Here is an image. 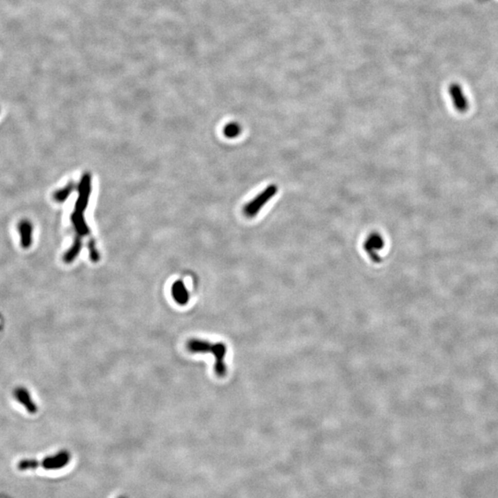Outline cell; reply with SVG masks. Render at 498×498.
Here are the masks:
<instances>
[{
  "label": "cell",
  "mask_w": 498,
  "mask_h": 498,
  "mask_svg": "<svg viewBox=\"0 0 498 498\" xmlns=\"http://www.w3.org/2000/svg\"><path fill=\"white\" fill-rule=\"evenodd\" d=\"M91 175L84 174L79 185V198L76 202L75 210L72 215V222L75 228L77 236L82 237L90 234L89 227L87 226L84 219V211L89 202L90 195L92 190Z\"/></svg>",
  "instance_id": "obj_1"
},
{
  "label": "cell",
  "mask_w": 498,
  "mask_h": 498,
  "mask_svg": "<svg viewBox=\"0 0 498 498\" xmlns=\"http://www.w3.org/2000/svg\"><path fill=\"white\" fill-rule=\"evenodd\" d=\"M187 350L192 353L212 352L216 360L214 365L215 374L220 378H223L226 375V365L224 363V357L226 355V346L223 343L212 344L206 341L191 339L190 341L187 342Z\"/></svg>",
  "instance_id": "obj_2"
},
{
  "label": "cell",
  "mask_w": 498,
  "mask_h": 498,
  "mask_svg": "<svg viewBox=\"0 0 498 498\" xmlns=\"http://www.w3.org/2000/svg\"><path fill=\"white\" fill-rule=\"evenodd\" d=\"M277 193H278V187L274 184L266 187L263 191L255 197L253 200H250L248 203L245 205L243 212L245 214V217L247 218L256 217L258 212L265 207V205L275 197Z\"/></svg>",
  "instance_id": "obj_3"
},
{
  "label": "cell",
  "mask_w": 498,
  "mask_h": 498,
  "mask_svg": "<svg viewBox=\"0 0 498 498\" xmlns=\"http://www.w3.org/2000/svg\"><path fill=\"white\" fill-rule=\"evenodd\" d=\"M72 460V455L67 450H61L53 456H49L40 461V467L47 471L60 470L66 467Z\"/></svg>",
  "instance_id": "obj_4"
},
{
  "label": "cell",
  "mask_w": 498,
  "mask_h": 498,
  "mask_svg": "<svg viewBox=\"0 0 498 498\" xmlns=\"http://www.w3.org/2000/svg\"><path fill=\"white\" fill-rule=\"evenodd\" d=\"M384 245H385V242L382 236L379 235L378 233H372L365 239L364 249L365 252L369 255L370 258L373 261L379 262L380 258L378 252L384 247Z\"/></svg>",
  "instance_id": "obj_5"
},
{
  "label": "cell",
  "mask_w": 498,
  "mask_h": 498,
  "mask_svg": "<svg viewBox=\"0 0 498 498\" xmlns=\"http://www.w3.org/2000/svg\"><path fill=\"white\" fill-rule=\"evenodd\" d=\"M449 92L456 110L463 114L466 113L470 108V103L463 92V87L458 83H452L449 86Z\"/></svg>",
  "instance_id": "obj_6"
},
{
  "label": "cell",
  "mask_w": 498,
  "mask_h": 498,
  "mask_svg": "<svg viewBox=\"0 0 498 498\" xmlns=\"http://www.w3.org/2000/svg\"><path fill=\"white\" fill-rule=\"evenodd\" d=\"M14 397L16 400L23 405V407L31 414H34L37 413L38 408L36 406L35 402L31 400V395L28 392V389L23 387H16L14 389Z\"/></svg>",
  "instance_id": "obj_7"
},
{
  "label": "cell",
  "mask_w": 498,
  "mask_h": 498,
  "mask_svg": "<svg viewBox=\"0 0 498 498\" xmlns=\"http://www.w3.org/2000/svg\"><path fill=\"white\" fill-rule=\"evenodd\" d=\"M18 231L21 236V245L24 249L31 247L32 245L33 226L29 220H22L18 224Z\"/></svg>",
  "instance_id": "obj_8"
},
{
  "label": "cell",
  "mask_w": 498,
  "mask_h": 498,
  "mask_svg": "<svg viewBox=\"0 0 498 498\" xmlns=\"http://www.w3.org/2000/svg\"><path fill=\"white\" fill-rule=\"evenodd\" d=\"M171 293L174 301L180 306H185L189 301V293L182 280H176L174 284L172 285Z\"/></svg>",
  "instance_id": "obj_9"
},
{
  "label": "cell",
  "mask_w": 498,
  "mask_h": 498,
  "mask_svg": "<svg viewBox=\"0 0 498 498\" xmlns=\"http://www.w3.org/2000/svg\"><path fill=\"white\" fill-rule=\"evenodd\" d=\"M81 237H79V236H76L75 240L73 242V245H72V247L67 250V252L64 255L63 257V260L65 262L69 264V263L73 262L75 260L76 258L80 255V250H81V247H82V243H81Z\"/></svg>",
  "instance_id": "obj_10"
},
{
  "label": "cell",
  "mask_w": 498,
  "mask_h": 498,
  "mask_svg": "<svg viewBox=\"0 0 498 498\" xmlns=\"http://www.w3.org/2000/svg\"><path fill=\"white\" fill-rule=\"evenodd\" d=\"M74 184L73 183H68L66 187L64 188H61V189H58V191L55 192L53 194L54 200H56L57 202H64L67 200V198L70 196L72 191L74 190Z\"/></svg>",
  "instance_id": "obj_11"
},
{
  "label": "cell",
  "mask_w": 498,
  "mask_h": 498,
  "mask_svg": "<svg viewBox=\"0 0 498 498\" xmlns=\"http://www.w3.org/2000/svg\"><path fill=\"white\" fill-rule=\"evenodd\" d=\"M242 132L240 124L236 122H231L223 128V135L228 138H237Z\"/></svg>",
  "instance_id": "obj_12"
},
{
  "label": "cell",
  "mask_w": 498,
  "mask_h": 498,
  "mask_svg": "<svg viewBox=\"0 0 498 498\" xmlns=\"http://www.w3.org/2000/svg\"><path fill=\"white\" fill-rule=\"evenodd\" d=\"M39 467H40V461H38L36 459H30V458L22 459L21 461H19L18 465H17V468L20 471L34 470V469Z\"/></svg>",
  "instance_id": "obj_13"
},
{
  "label": "cell",
  "mask_w": 498,
  "mask_h": 498,
  "mask_svg": "<svg viewBox=\"0 0 498 498\" xmlns=\"http://www.w3.org/2000/svg\"><path fill=\"white\" fill-rule=\"evenodd\" d=\"M90 258L93 262H98L100 259V254L97 252V249L95 247V243L94 240L90 241L89 243Z\"/></svg>",
  "instance_id": "obj_14"
},
{
  "label": "cell",
  "mask_w": 498,
  "mask_h": 498,
  "mask_svg": "<svg viewBox=\"0 0 498 498\" xmlns=\"http://www.w3.org/2000/svg\"><path fill=\"white\" fill-rule=\"evenodd\" d=\"M118 498H128V497H127V496H120V497H118Z\"/></svg>",
  "instance_id": "obj_15"
}]
</instances>
